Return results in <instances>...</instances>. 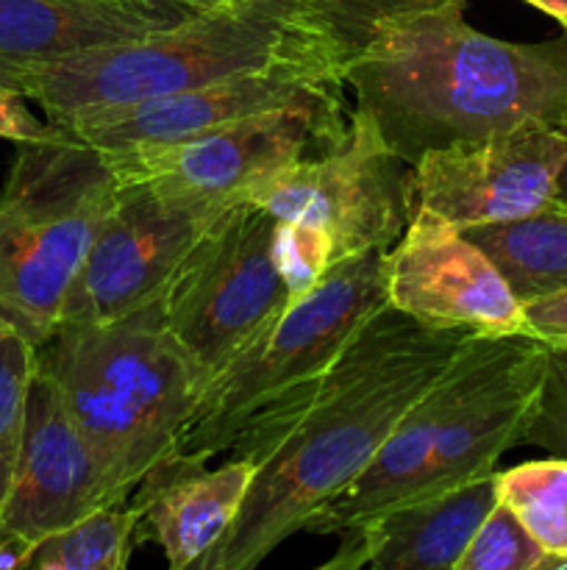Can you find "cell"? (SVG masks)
I'll list each match as a JSON object with an SVG mask.
<instances>
[{
  "label": "cell",
  "instance_id": "30bf717a",
  "mask_svg": "<svg viewBox=\"0 0 567 570\" xmlns=\"http://www.w3.org/2000/svg\"><path fill=\"white\" fill-rule=\"evenodd\" d=\"M237 204L200 200L156 181L120 184L59 323L126 321L153 309L203 234Z\"/></svg>",
  "mask_w": 567,
  "mask_h": 570
},
{
  "label": "cell",
  "instance_id": "ba28073f",
  "mask_svg": "<svg viewBox=\"0 0 567 570\" xmlns=\"http://www.w3.org/2000/svg\"><path fill=\"white\" fill-rule=\"evenodd\" d=\"M278 226L259 204L231 206L187 256L156 304L183 354L211 379L295 301L276 254Z\"/></svg>",
  "mask_w": 567,
  "mask_h": 570
},
{
  "label": "cell",
  "instance_id": "836d02e7",
  "mask_svg": "<svg viewBox=\"0 0 567 570\" xmlns=\"http://www.w3.org/2000/svg\"><path fill=\"white\" fill-rule=\"evenodd\" d=\"M554 570H567V560H565V562H561V566H559V568H554Z\"/></svg>",
  "mask_w": 567,
  "mask_h": 570
},
{
  "label": "cell",
  "instance_id": "f546056e",
  "mask_svg": "<svg viewBox=\"0 0 567 570\" xmlns=\"http://www.w3.org/2000/svg\"><path fill=\"white\" fill-rule=\"evenodd\" d=\"M526 3L537 6L539 11H545V14H550L567 28V0H526Z\"/></svg>",
  "mask_w": 567,
  "mask_h": 570
},
{
  "label": "cell",
  "instance_id": "8fae6325",
  "mask_svg": "<svg viewBox=\"0 0 567 570\" xmlns=\"http://www.w3.org/2000/svg\"><path fill=\"white\" fill-rule=\"evenodd\" d=\"M567 137L550 122L431 150L411 167L415 209L456 228L526 217L554 204Z\"/></svg>",
  "mask_w": 567,
  "mask_h": 570
},
{
  "label": "cell",
  "instance_id": "7a4b0ae2",
  "mask_svg": "<svg viewBox=\"0 0 567 570\" xmlns=\"http://www.w3.org/2000/svg\"><path fill=\"white\" fill-rule=\"evenodd\" d=\"M461 9L376 22L342 67L354 109L409 167L431 150L567 115V39L506 42L476 31Z\"/></svg>",
  "mask_w": 567,
  "mask_h": 570
},
{
  "label": "cell",
  "instance_id": "4fadbf2b",
  "mask_svg": "<svg viewBox=\"0 0 567 570\" xmlns=\"http://www.w3.org/2000/svg\"><path fill=\"white\" fill-rule=\"evenodd\" d=\"M334 78H342V67L278 65L270 70L222 78L139 104L83 109L53 126L78 142L92 145L100 154L170 148L248 117L289 106L300 95Z\"/></svg>",
  "mask_w": 567,
  "mask_h": 570
},
{
  "label": "cell",
  "instance_id": "9c48e42d",
  "mask_svg": "<svg viewBox=\"0 0 567 570\" xmlns=\"http://www.w3.org/2000/svg\"><path fill=\"white\" fill-rule=\"evenodd\" d=\"M345 78L320 83L289 106L248 117L170 148L106 154L117 181H156L217 204L250 200L278 173L326 154L348 131Z\"/></svg>",
  "mask_w": 567,
  "mask_h": 570
},
{
  "label": "cell",
  "instance_id": "7402d4cb",
  "mask_svg": "<svg viewBox=\"0 0 567 570\" xmlns=\"http://www.w3.org/2000/svg\"><path fill=\"white\" fill-rule=\"evenodd\" d=\"M33 376H37V345L28 343L22 334L0 326V476L6 479V484L11 482L20 454Z\"/></svg>",
  "mask_w": 567,
  "mask_h": 570
},
{
  "label": "cell",
  "instance_id": "9a60e30c",
  "mask_svg": "<svg viewBox=\"0 0 567 570\" xmlns=\"http://www.w3.org/2000/svg\"><path fill=\"white\" fill-rule=\"evenodd\" d=\"M206 462L178 451L128 499L139 512L137 540H153L170 568H183L222 543L256 471L253 462L239 456H228L220 468H206Z\"/></svg>",
  "mask_w": 567,
  "mask_h": 570
},
{
  "label": "cell",
  "instance_id": "7c38bea8",
  "mask_svg": "<svg viewBox=\"0 0 567 570\" xmlns=\"http://www.w3.org/2000/svg\"><path fill=\"white\" fill-rule=\"evenodd\" d=\"M387 304L434 328L526 334L523 304L498 267L450 223L417 212L387 250Z\"/></svg>",
  "mask_w": 567,
  "mask_h": 570
},
{
  "label": "cell",
  "instance_id": "4316f807",
  "mask_svg": "<svg viewBox=\"0 0 567 570\" xmlns=\"http://www.w3.org/2000/svg\"><path fill=\"white\" fill-rule=\"evenodd\" d=\"M365 566L367 538L361 529H350V532H342V543H339L337 554L315 570H365Z\"/></svg>",
  "mask_w": 567,
  "mask_h": 570
},
{
  "label": "cell",
  "instance_id": "5bb4252c",
  "mask_svg": "<svg viewBox=\"0 0 567 570\" xmlns=\"http://www.w3.org/2000/svg\"><path fill=\"white\" fill-rule=\"evenodd\" d=\"M109 507H120V501L98 456L72 423L53 384L37 367L20 454L0 501V523L42 543L50 534Z\"/></svg>",
  "mask_w": 567,
  "mask_h": 570
},
{
  "label": "cell",
  "instance_id": "ffe728a7",
  "mask_svg": "<svg viewBox=\"0 0 567 570\" xmlns=\"http://www.w3.org/2000/svg\"><path fill=\"white\" fill-rule=\"evenodd\" d=\"M495 479L500 504L509 507L550 554L567 557V460L526 462L495 473Z\"/></svg>",
  "mask_w": 567,
  "mask_h": 570
},
{
  "label": "cell",
  "instance_id": "8992f818",
  "mask_svg": "<svg viewBox=\"0 0 567 570\" xmlns=\"http://www.w3.org/2000/svg\"><path fill=\"white\" fill-rule=\"evenodd\" d=\"M250 204L276 217L278 262L300 298L337 262L398 243L415 215L411 167L354 109L334 148L278 173Z\"/></svg>",
  "mask_w": 567,
  "mask_h": 570
},
{
  "label": "cell",
  "instance_id": "f1b7e54d",
  "mask_svg": "<svg viewBox=\"0 0 567 570\" xmlns=\"http://www.w3.org/2000/svg\"><path fill=\"white\" fill-rule=\"evenodd\" d=\"M554 126L559 128V131L565 134V137H567V115L561 117L559 122H554ZM554 204H556V206H561V209H567V156H565V161H561L559 173H556V184H554Z\"/></svg>",
  "mask_w": 567,
  "mask_h": 570
},
{
  "label": "cell",
  "instance_id": "277c9868",
  "mask_svg": "<svg viewBox=\"0 0 567 570\" xmlns=\"http://www.w3.org/2000/svg\"><path fill=\"white\" fill-rule=\"evenodd\" d=\"M37 367L98 456L117 501L178 454L206 376L148 309L117 323H59L37 348Z\"/></svg>",
  "mask_w": 567,
  "mask_h": 570
},
{
  "label": "cell",
  "instance_id": "2e32d148",
  "mask_svg": "<svg viewBox=\"0 0 567 570\" xmlns=\"http://www.w3.org/2000/svg\"><path fill=\"white\" fill-rule=\"evenodd\" d=\"M183 17L161 0H0V67L131 42Z\"/></svg>",
  "mask_w": 567,
  "mask_h": 570
},
{
  "label": "cell",
  "instance_id": "484cf974",
  "mask_svg": "<svg viewBox=\"0 0 567 570\" xmlns=\"http://www.w3.org/2000/svg\"><path fill=\"white\" fill-rule=\"evenodd\" d=\"M526 334L539 343H567V289L523 306Z\"/></svg>",
  "mask_w": 567,
  "mask_h": 570
},
{
  "label": "cell",
  "instance_id": "6da1fadb",
  "mask_svg": "<svg viewBox=\"0 0 567 570\" xmlns=\"http://www.w3.org/2000/svg\"><path fill=\"white\" fill-rule=\"evenodd\" d=\"M470 337L387 304L326 373L261 410L228 449L256 471L217 570H256L348 490Z\"/></svg>",
  "mask_w": 567,
  "mask_h": 570
},
{
  "label": "cell",
  "instance_id": "e0dca14e",
  "mask_svg": "<svg viewBox=\"0 0 567 570\" xmlns=\"http://www.w3.org/2000/svg\"><path fill=\"white\" fill-rule=\"evenodd\" d=\"M498 504L495 473L434 499L415 501L359 527L365 570H454L478 523Z\"/></svg>",
  "mask_w": 567,
  "mask_h": 570
},
{
  "label": "cell",
  "instance_id": "4dcf8cb0",
  "mask_svg": "<svg viewBox=\"0 0 567 570\" xmlns=\"http://www.w3.org/2000/svg\"><path fill=\"white\" fill-rule=\"evenodd\" d=\"M167 570H217V549L206 551V554H200L198 560L187 562L183 568H167Z\"/></svg>",
  "mask_w": 567,
  "mask_h": 570
},
{
  "label": "cell",
  "instance_id": "603a6c76",
  "mask_svg": "<svg viewBox=\"0 0 567 570\" xmlns=\"http://www.w3.org/2000/svg\"><path fill=\"white\" fill-rule=\"evenodd\" d=\"M523 443L567 460V343H545L543 384Z\"/></svg>",
  "mask_w": 567,
  "mask_h": 570
},
{
  "label": "cell",
  "instance_id": "5b68a950",
  "mask_svg": "<svg viewBox=\"0 0 567 570\" xmlns=\"http://www.w3.org/2000/svg\"><path fill=\"white\" fill-rule=\"evenodd\" d=\"M106 154L72 137L22 142L0 189V326L39 345L115 206Z\"/></svg>",
  "mask_w": 567,
  "mask_h": 570
},
{
  "label": "cell",
  "instance_id": "1f68e13d",
  "mask_svg": "<svg viewBox=\"0 0 567 570\" xmlns=\"http://www.w3.org/2000/svg\"><path fill=\"white\" fill-rule=\"evenodd\" d=\"M172 3L183 6L187 11H206V9H217V6L228 3V0H172Z\"/></svg>",
  "mask_w": 567,
  "mask_h": 570
},
{
  "label": "cell",
  "instance_id": "d4e9b609",
  "mask_svg": "<svg viewBox=\"0 0 567 570\" xmlns=\"http://www.w3.org/2000/svg\"><path fill=\"white\" fill-rule=\"evenodd\" d=\"M67 137L61 128H56L50 120H39L28 111L26 95L17 89L0 83V139L11 142H48V139Z\"/></svg>",
  "mask_w": 567,
  "mask_h": 570
},
{
  "label": "cell",
  "instance_id": "83f0119b",
  "mask_svg": "<svg viewBox=\"0 0 567 570\" xmlns=\"http://www.w3.org/2000/svg\"><path fill=\"white\" fill-rule=\"evenodd\" d=\"M37 546L39 543L11 532L9 527L0 523V570H28Z\"/></svg>",
  "mask_w": 567,
  "mask_h": 570
},
{
  "label": "cell",
  "instance_id": "44dd1931",
  "mask_svg": "<svg viewBox=\"0 0 567 570\" xmlns=\"http://www.w3.org/2000/svg\"><path fill=\"white\" fill-rule=\"evenodd\" d=\"M567 557L550 554L506 504H495L461 549L454 570H554Z\"/></svg>",
  "mask_w": 567,
  "mask_h": 570
},
{
  "label": "cell",
  "instance_id": "cb8c5ba5",
  "mask_svg": "<svg viewBox=\"0 0 567 570\" xmlns=\"http://www.w3.org/2000/svg\"><path fill=\"white\" fill-rule=\"evenodd\" d=\"M445 3H465V0H315L317 11L348 56L365 42L367 31L376 22L389 20V17L415 14V11L439 9Z\"/></svg>",
  "mask_w": 567,
  "mask_h": 570
},
{
  "label": "cell",
  "instance_id": "ac0fdd59",
  "mask_svg": "<svg viewBox=\"0 0 567 570\" xmlns=\"http://www.w3.org/2000/svg\"><path fill=\"white\" fill-rule=\"evenodd\" d=\"M459 232L487 254L523 306L567 289V209L561 206Z\"/></svg>",
  "mask_w": 567,
  "mask_h": 570
},
{
  "label": "cell",
  "instance_id": "d6a6232c",
  "mask_svg": "<svg viewBox=\"0 0 567 570\" xmlns=\"http://www.w3.org/2000/svg\"><path fill=\"white\" fill-rule=\"evenodd\" d=\"M106 3H131V0H106Z\"/></svg>",
  "mask_w": 567,
  "mask_h": 570
},
{
  "label": "cell",
  "instance_id": "3957f363",
  "mask_svg": "<svg viewBox=\"0 0 567 570\" xmlns=\"http://www.w3.org/2000/svg\"><path fill=\"white\" fill-rule=\"evenodd\" d=\"M348 53L315 0H228L131 42L0 67V83L37 100L50 122L139 104L278 65L345 67Z\"/></svg>",
  "mask_w": 567,
  "mask_h": 570
},
{
  "label": "cell",
  "instance_id": "52a82bcc",
  "mask_svg": "<svg viewBox=\"0 0 567 570\" xmlns=\"http://www.w3.org/2000/svg\"><path fill=\"white\" fill-rule=\"evenodd\" d=\"M384 306L387 250L328 267L211 379L178 451L211 460L231 449L261 410L326 373Z\"/></svg>",
  "mask_w": 567,
  "mask_h": 570
},
{
  "label": "cell",
  "instance_id": "d6986e66",
  "mask_svg": "<svg viewBox=\"0 0 567 570\" xmlns=\"http://www.w3.org/2000/svg\"><path fill=\"white\" fill-rule=\"evenodd\" d=\"M139 529L131 504L109 507L37 546L28 570H128Z\"/></svg>",
  "mask_w": 567,
  "mask_h": 570
}]
</instances>
